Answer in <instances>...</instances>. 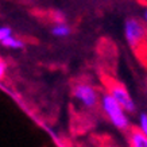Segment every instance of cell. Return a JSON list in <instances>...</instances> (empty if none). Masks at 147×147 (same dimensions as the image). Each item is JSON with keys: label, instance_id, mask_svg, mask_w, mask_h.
<instances>
[{"label": "cell", "instance_id": "obj_11", "mask_svg": "<svg viewBox=\"0 0 147 147\" xmlns=\"http://www.w3.org/2000/svg\"><path fill=\"white\" fill-rule=\"evenodd\" d=\"M144 20H146V24H147V11L144 12Z\"/></svg>", "mask_w": 147, "mask_h": 147}, {"label": "cell", "instance_id": "obj_2", "mask_svg": "<svg viewBox=\"0 0 147 147\" xmlns=\"http://www.w3.org/2000/svg\"><path fill=\"white\" fill-rule=\"evenodd\" d=\"M105 86H107V93H109L116 101L120 104L125 109V112L132 113L135 112V102L131 97L129 92L127 90L124 85L120 81L113 80V78H107L105 80Z\"/></svg>", "mask_w": 147, "mask_h": 147}, {"label": "cell", "instance_id": "obj_6", "mask_svg": "<svg viewBox=\"0 0 147 147\" xmlns=\"http://www.w3.org/2000/svg\"><path fill=\"white\" fill-rule=\"evenodd\" d=\"M70 27L67 26L65 22H61V23H55L53 27H51V34L57 38H65V36H69L70 35Z\"/></svg>", "mask_w": 147, "mask_h": 147}, {"label": "cell", "instance_id": "obj_1", "mask_svg": "<svg viewBox=\"0 0 147 147\" xmlns=\"http://www.w3.org/2000/svg\"><path fill=\"white\" fill-rule=\"evenodd\" d=\"M100 105H101L104 113L107 115L112 124L115 125L120 131H127L129 129V120L127 112L115 98L109 93H104L100 98Z\"/></svg>", "mask_w": 147, "mask_h": 147}, {"label": "cell", "instance_id": "obj_9", "mask_svg": "<svg viewBox=\"0 0 147 147\" xmlns=\"http://www.w3.org/2000/svg\"><path fill=\"white\" fill-rule=\"evenodd\" d=\"M139 129L147 136V113H140V117H139Z\"/></svg>", "mask_w": 147, "mask_h": 147}, {"label": "cell", "instance_id": "obj_8", "mask_svg": "<svg viewBox=\"0 0 147 147\" xmlns=\"http://www.w3.org/2000/svg\"><path fill=\"white\" fill-rule=\"evenodd\" d=\"M12 35H13V32H12V30H11L9 27H7V26L0 27V43H1L3 40H5L7 38L12 36Z\"/></svg>", "mask_w": 147, "mask_h": 147}, {"label": "cell", "instance_id": "obj_4", "mask_svg": "<svg viewBox=\"0 0 147 147\" xmlns=\"http://www.w3.org/2000/svg\"><path fill=\"white\" fill-rule=\"evenodd\" d=\"M73 97L88 109L96 108L100 101V96L96 88L86 82H78L73 86Z\"/></svg>", "mask_w": 147, "mask_h": 147}, {"label": "cell", "instance_id": "obj_3", "mask_svg": "<svg viewBox=\"0 0 147 147\" xmlns=\"http://www.w3.org/2000/svg\"><path fill=\"white\" fill-rule=\"evenodd\" d=\"M124 35L127 43L132 50H138L147 36V30L140 20L129 18L125 20L124 24Z\"/></svg>", "mask_w": 147, "mask_h": 147}, {"label": "cell", "instance_id": "obj_12", "mask_svg": "<svg viewBox=\"0 0 147 147\" xmlns=\"http://www.w3.org/2000/svg\"><path fill=\"white\" fill-rule=\"evenodd\" d=\"M105 147H117V146H115V144H108V146H105Z\"/></svg>", "mask_w": 147, "mask_h": 147}, {"label": "cell", "instance_id": "obj_5", "mask_svg": "<svg viewBox=\"0 0 147 147\" xmlns=\"http://www.w3.org/2000/svg\"><path fill=\"white\" fill-rule=\"evenodd\" d=\"M128 143L129 147H147V136L139 129V127L129 128Z\"/></svg>", "mask_w": 147, "mask_h": 147}, {"label": "cell", "instance_id": "obj_10", "mask_svg": "<svg viewBox=\"0 0 147 147\" xmlns=\"http://www.w3.org/2000/svg\"><path fill=\"white\" fill-rule=\"evenodd\" d=\"M4 74H5V63H4V61L0 58V81L3 80Z\"/></svg>", "mask_w": 147, "mask_h": 147}, {"label": "cell", "instance_id": "obj_7", "mask_svg": "<svg viewBox=\"0 0 147 147\" xmlns=\"http://www.w3.org/2000/svg\"><path fill=\"white\" fill-rule=\"evenodd\" d=\"M1 45L4 46V47H7V49L19 50V49H22L23 47V40H20L19 38H16L15 35H12V36H9V38H7L5 40H3Z\"/></svg>", "mask_w": 147, "mask_h": 147}]
</instances>
